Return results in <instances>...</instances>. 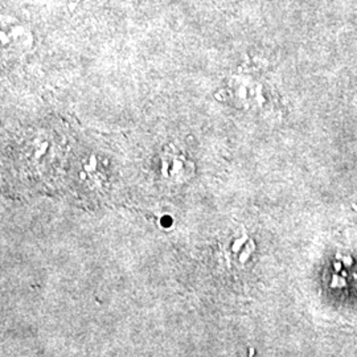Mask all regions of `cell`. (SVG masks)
<instances>
[]
</instances>
